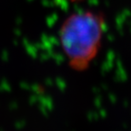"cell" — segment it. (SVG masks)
<instances>
[{
    "instance_id": "obj_1",
    "label": "cell",
    "mask_w": 131,
    "mask_h": 131,
    "mask_svg": "<svg viewBox=\"0 0 131 131\" xmlns=\"http://www.w3.org/2000/svg\"><path fill=\"white\" fill-rule=\"evenodd\" d=\"M107 23L102 13L94 10H78L65 18L58 29V41L74 71L89 67L101 49Z\"/></svg>"
},
{
    "instance_id": "obj_2",
    "label": "cell",
    "mask_w": 131,
    "mask_h": 131,
    "mask_svg": "<svg viewBox=\"0 0 131 131\" xmlns=\"http://www.w3.org/2000/svg\"><path fill=\"white\" fill-rule=\"evenodd\" d=\"M65 2H66V3H70V4H75L77 3V2H79V1H81V0H64Z\"/></svg>"
}]
</instances>
